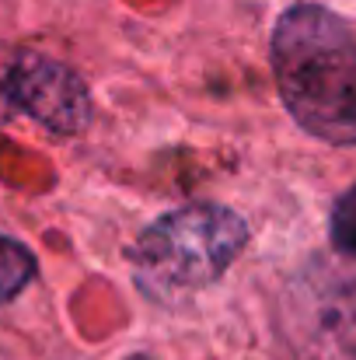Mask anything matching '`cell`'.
Here are the masks:
<instances>
[{
  "instance_id": "obj_1",
  "label": "cell",
  "mask_w": 356,
  "mask_h": 360,
  "mask_svg": "<svg viewBox=\"0 0 356 360\" xmlns=\"http://www.w3.org/2000/svg\"><path fill=\"white\" fill-rule=\"evenodd\" d=\"M272 74L283 105L311 136L356 143V35L322 4H294L272 28Z\"/></svg>"
},
{
  "instance_id": "obj_2",
  "label": "cell",
  "mask_w": 356,
  "mask_h": 360,
  "mask_svg": "<svg viewBox=\"0 0 356 360\" xmlns=\"http://www.w3.org/2000/svg\"><path fill=\"white\" fill-rule=\"evenodd\" d=\"M248 245V224L231 207L189 203L161 214L136 238L133 280L150 297H178L210 287Z\"/></svg>"
},
{
  "instance_id": "obj_3",
  "label": "cell",
  "mask_w": 356,
  "mask_h": 360,
  "mask_svg": "<svg viewBox=\"0 0 356 360\" xmlns=\"http://www.w3.org/2000/svg\"><path fill=\"white\" fill-rule=\"evenodd\" d=\"M28 116L56 136H77L91 126L95 102L84 77L39 49L0 46V126Z\"/></svg>"
},
{
  "instance_id": "obj_4",
  "label": "cell",
  "mask_w": 356,
  "mask_h": 360,
  "mask_svg": "<svg viewBox=\"0 0 356 360\" xmlns=\"http://www.w3.org/2000/svg\"><path fill=\"white\" fill-rule=\"evenodd\" d=\"M39 273V262L25 241L0 235V304L14 301Z\"/></svg>"
},
{
  "instance_id": "obj_5",
  "label": "cell",
  "mask_w": 356,
  "mask_h": 360,
  "mask_svg": "<svg viewBox=\"0 0 356 360\" xmlns=\"http://www.w3.org/2000/svg\"><path fill=\"white\" fill-rule=\"evenodd\" d=\"M329 231H332V245H336L343 255L356 259V186L336 200Z\"/></svg>"
},
{
  "instance_id": "obj_6",
  "label": "cell",
  "mask_w": 356,
  "mask_h": 360,
  "mask_svg": "<svg viewBox=\"0 0 356 360\" xmlns=\"http://www.w3.org/2000/svg\"><path fill=\"white\" fill-rule=\"evenodd\" d=\"M126 360H150V357H126Z\"/></svg>"
}]
</instances>
